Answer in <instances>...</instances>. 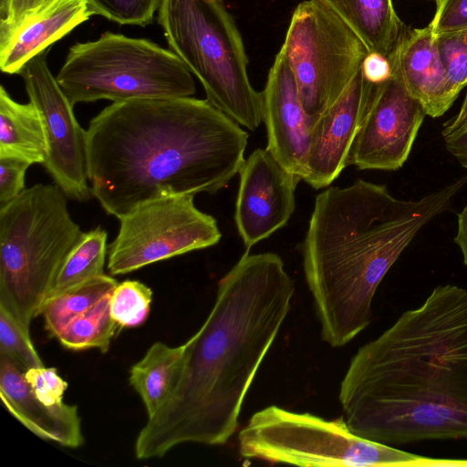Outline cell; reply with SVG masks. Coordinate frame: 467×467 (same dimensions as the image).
<instances>
[{
  "mask_svg": "<svg viewBox=\"0 0 467 467\" xmlns=\"http://www.w3.org/2000/svg\"><path fill=\"white\" fill-rule=\"evenodd\" d=\"M107 239L101 226L84 233L61 266L48 297L104 275Z\"/></svg>",
  "mask_w": 467,
  "mask_h": 467,
  "instance_id": "cell-23",
  "label": "cell"
},
{
  "mask_svg": "<svg viewBox=\"0 0 467 467\" xmlns=\"http://www.w3.org/2000/svg\"><path fill=\"white\" fill-rule=\"evenodd\" d=\"M388 58L409 93L421 103L426 115L441 117L451 107L430 26L405 27Z\"/></svg>",
  "mask_w": 467,
  "mask_h": 467,
  "instance_id": "cell-18",
  "label": "cell"
},
{
  "mask_svg": "<svg viewBox=\"0 0 467 467\" xmlns=\"http://www.w3.org/2000/svg\"><path fill=\"white\" fill-rule=\"evenodd\" d=\"M454 242L460 247L463 263L467 265V204L458 214L457 234Z\"/></svg>",
  "mask_w": 467,
  "mask_h": 467,
  "instance_id": "cell-36",
  "label": "cell"
},
{
  "mask_svg": "<svg viewBox=\"0 0 467 467\" xmlns=\"http://www.w3.org/2000/svg\"><path fill=\"white\" fill-rule=\"evenodd\" d=\"M83 234L56 183L26 188L1 207L0 306L29 328Z\"/></svg>",
  "mask_w": 467,
  "mask_h": 467,
  "instance_id": "cell-5",
  "label": "cell"
},
{
  "mask_svg": "<svg viewBox=\"0 0 467 467\" xmlns=\"http://www.w3.org/2000/svg\"><path fill=\"white\" fill-rule=\"evenodd\" d=\"M118 284L115 278L104 274L48 297L40 312L48 335L57 337L72 320L111 293Z\"/></svg>",
  "mask_w": 467,
  "mask_h": 467,
  "instance_id": "cell-22",
  "label": "cell"
},
{
  "mask_svg": "<svg viewBox=\"0 0 467 467\" xmlns=\"http://www.w3.org/2000/svg\"><path fill=\"white\" fill-rule=\"evenodd\" d=\"M462 467H467V460L462 459Z\"/></svg>",
  "mask_w": 467,
  "mask_h": 467,
  "instance_id": "cell-37",
  "label": "cell"
},
{
  "mask_svg": "<svg viewBox=\"0 0 467 467\" xmlns=\"http://www.w3.org/2000/svg\"><path fill=\"white\" fill-rule=\"evenodd\" d=\"M56 79L73 106L191 97L196 90L192 73L172 51L147 38L109 31L71 46Z\"/></svg>",
  "mask_w": 467,
  "mask_h": 467,
  "instance_id": "cell-7",
  "label": "cell"
},
{
  "mask_svg": "<svg viewBox=\"0 0 467 467\" xmlns=\"http://www.w3.org/2000/svg\"><path fill=\"white\" fill-rule=\"evenodd\" d=\"M365 44L368 52L389 55L405 26L392 0H320Z\"/></svg>",
  "mask_w": 467,
  "mask_h": 467,
  "instance_id": "cell-20",
  "label": "cell"
},
{
  "mask_svg": "<svg viewBox=\"0 0 467 467\" xmlns=\"http://www.w3.org/2000/svg\"><path fill=\"white\" fill-rule=\"evenodd\" d=\"M192 195H167L144 202L119 220L109 246L108 270L125 275L149 265L215 245L216 220L200 211Z\"/></svg>",
  "mask_w": 467,
  "mask_h": 467,
  "instance_id": "cell-10",
  "label": "cell"
},
{
  "mask_svg": "<svg viewBox=\"0 0 467 467\" xmlns=\"http://www.w3.org/2000/svg\"><path fill=\"white\" fill-rule=\"evenodd\" d=\"M152 291L145 284L136 280L119 283L111 292L109 311L120 328L135 327L148 317Z\"/></svg>",
  "mask_w": 467,
  "mask_h": 467,
  "instance_id": "cell-26",
  "label": "cell"
},
{
  "mask_svg": "<svg viewBox=\"0 0 467 467\" xmlns=\"http://www.w3.org/2000/svg\"><path fill=\"white\" fill-rule=\"evenodd\" d=\"M465 128H467V91L459 112L443 123L441 135L445 137Z\"/></svg>",
  "mask_w": 467,
  "mask_h": 467,
  "instance_id": "cell-35",
  "label": "cell"
},
{
  "mask_svg": "<svg viewBox=\"0 0 467 467\" xmlns=\"http://www.w3.org/2000/svg\"><path fill=\"white\" fill-rule=\"evenodd\" d=\"M441 61L450 100L454 103L467 86V28L433 36Z\"/></svg>",
  "mask_w": 467,
  "mask_h": 467,
  "instance_id": "cell-25",
  "label": "cell"
},
{
  "mask_svg": "<svg viewBox=\"0 0 467 467\" xmlns=\"http://www.w3.org/2000/svg\"><path fill=\"white\" fill-rule=\"evenodd\" d=\"M111 293L106 295L88 311L72 320L57 337L60 344L71 350L98 348L106 353L119 326L109 311Z\"/></svg>",
  "mask_w": 467,
  "mask_h": 467,
  "instance_id": "cell-24",
  "label": "cell"
},
{
  "mask_svg": "<svg viewBox=\"0 0 467 467\" xmlns=\"http://www.w3.org/2000/svg\"><path fill=\"white\" fill-rule=\"evenodd\" d=\"M0 356L13 361L25 372L45 367L24 327L8 311L0 306Z\"/></svg>",
  "mask_w": 467,
  "mask_h": 467,
  "instance_id": "cell-27",
  "label": "cell"
},
{
  "mask_svg": "<svg viewBox=\"0 0 467 467\" xmlns=\"http://www.w3.org/2000/svg\"><path fill=\"white\" fill-rule=\"evenodd\" d=\"M25 378L36 396L44 403L53 405L62 402L67 383L54 368H34L25 372Z\"/></svg>",
  "mask_w": 467,
  "mask_h": 467,
  "instance_id": "cell-29",
  "label": "cell"
},
{
  "mask_svg": "<svg viewBox=\"0 0 467 467\" xmlns=\"http://www.w3.org/2000/svg\"><path fill=\"white\" fill-rule=\"evenodd\" d=\"M361 69L365 78L372 84H379L391 75V66L387 57L369 52L364 58Z\"/></svg>",
  "mask_w": 467,
  "mask_h": 467,
  "instance_id": "cell-33",
  "label": "cell"
},
{
  "mask_svg": "<svg viewBox=\"0 0 467 467\" xmlns=\"http://www.w3.org/2000/svg\"><path fill=\"white\" fill-rule=\"evenodd\" d=\"M48 151L42 117L29 101L14 100L0 87V158L18 159L31 165L43 164Z\"/></svg>",
  "mask_w": 467,
  "mask_h": 467,
  "instance_id": "cell-19",
  "label": "cell"
},
{
  "mask_svg": "<svg viewBox=\"0 0 467 467\" xmlns=\"http://www.w3.org/2000/svg\"><path fill=\"white\" fill-rule=\"evenodd\" d=\"M247 140L248 133L207 99L112 102L87 130L93 197L120 219L161 196L216 193L239 172Z\"/></svg>",
  "mask_w": 467,
  "mask_h": 467,
  "instance_id": "cell-3",
  "label": "cell"
},
{
  "mask_svg": "<svg viewBox=\"0 0 467 467\" xmlns=\"http://www.w3.org/2000/svg\"><path fill=\"white\" fill-rule=\"evenodd\" d=\"M425 116L421 103L391 66L390 77L374 86L348 164L360 170H399L409 158Z\"/></svg>",
  "mask_w": 467,
  "mask_h": 467,
  "instance_id": "cell-12",
  "label": "cell"
},
{
  "mask_svg": "<svg viewBox=\"0 0 467 467\" xmlns=\"http://www.w3.org/2000/svg\"><path fill=\"white\" fill-rule=\"evenodd\" d=\"M48 0H0V24H13Z\"/></svg>",
  "mask_w": 467,
  "mask_h": 467,
  "instance_id": "cell-32",
  "label": "cell"
},
{
  "mask_svg": "<svg viewBox=\"0 0 467 467\" xmlns=\"http://www.w3.org/2000/svg\"><path fill=\"white\" fill-rule=\"evenodd\" d=\"M95 15L119 25L145 27L153 22L161 0H87Z\"/></svg>",
  "mask_w": 467,
  "mask_h": 467,
  "instance_id": "cell-28",
  "label": "cell"
},
{
  "mask_svg": "<svg viewBox=\"0 0 467 467\" xmlns=\"http://www.w3.org/2000/svg\"><path fill=\"white\" fill-rule=\"evenodd\" d=\"M30 163L13 158H0V208L26 189L25 176Z\"/></svg>",
  "mask_w": 467,
  "mask_h": 467,
  "instance_id": "cell-31",
  "label": "cell"
},
{
  "mask_svg": "<svg viewBox=\"0 0 467 467\" xmlns=\"http://www.w3.org/2000/svg\"><path fill=\"white\" fill-rule=\"evenodd\" d=\"M0 398L12 416L40 439L68 448L84 443L77 406L41 401L27 383L25 371L4 356H0Z\"/></svg>",
  "mask_w": 467,
  "mask_h": 467,
  "instance_id": "cell-17",
  "label": "cell"
},
{
  "mask_svg": "<svg viewBox=\"0 0 467 467\" xmlns=\"http://www.w3.org/2000/svg\"><path fill=\"white\" fill-rule=\"evenodd\" d=\"M294 294V281L278 254L242 255L219 281L205 321L182 345L177 385L137 436L136 458L163 457L182 443L227 442Z\"/></svg>",
  "mask_w": 467,
  "mask_h": 467,
  "instance_id": "cell-1",
  "label": "cell"
},
{
  "mask_svg": "<svg viewBox=\"0 0 467 467\" xmlns=\"http://www.w3.org/2000/svg\"><path fill=\"white\" fill-rule=\"evenodd\" d=\"M95 13L87 0H48L16 22L0 24V68L13 75Z\"/></svg>",
  "mask_w": 467,
  "mask_h": 467,
  "instance_id": "cell-16",
  "label": "cell"
},
{
  "mask_svg": "<svg viewBox=\"0 0 467 467\" xmlns=\"http://www.w3.org/2000/svg\"><path fill=\"white\" fill-rule=\"evenodd\" d=\"M262 95L266 150L301 181L319 117L306 112L294 75L281 49L268 72Z\"/></svg>",
  "mask_w": 467,
  "mask_h": 467,
  "instance_id": "cell-14",
  "label": "cell"
},
{
  "mask_svg": "<svg viewBox=\"0 0 467 467\" xmlns=\"http://www.w3.org/2000/svg\"><path fill=\"white\" fill-rule=\"evenodd\" d=\"M374 86L360 67L342 95L319 117L302 179L312 188L328 187L348 165Z\"/></svg>",
  "mask_w": 467,
  "mask_h": 467,
  "instance_id": "cell-15",
  "label": "cell"
},
{
  "mask_svg": "<svg viewBox=\"0 0 467 467\" xmlns=\"http://www.w3.org/2000/svg\"><path fill=\"white\" fill-rule=\"evenodd\" d=\"M44 52L23 67L19 75L31 101L39 110L48 151L42 164L67 198L87 202L93 197L88 183L85 130L47 63Z\"/></svg>",
  "mask_w": 467,
  "mask_h": 467,
  "instance_id": "cell-11",
  "label": "cell"
},
{
  "mask_svg": "<svg viewBox=\"0 0 467 467\" xmlns=\"http://www.w3.org/2000/svg\"><path fill=\"white\" fill-rule=\"evenodd\" d=\"M182 352V345L170 347L155 342L130 368V384L140 397L148 418L171 398L181 374Z\"/></svg>",
  "mask_w": 467,
  "mask_h": 467,
  "instance_id": "cell-21",
  "label": "cell"
},
{
  "mask_svg": "<svg viewBox=\"0 0 467 467\" xmlns=\"http://www.w3.org/2000/svg\"><path fill=\"white\" fill-rule=\"evenodd\" d=\"M466 184L467 174L419 201H402L385 185L358 179L316 197L302 255L326 343L343 347L370 324L388 271L423 225L451 210Z\"/></svg>",
  "mask_w": 467,
  "mask_h": 467,
  "instance_id": "cell-4",
  "label": "cell"
},
{
  "mask_svg": "<svg viewBox=\"0 0 467 467\" xmlns=\"http://www.w3.org/2000/svg\"><path fill=\"white\" fill-rule=\"evenodd\" d=\"M234 221L249 251L287 224L296 207L297 178L266 149H256L240 171Z\"/></svg>",
  "mask_w": 467,
  "mask_h": 467,
  "instance_id": "cell-13",
  "label": "cell"
},
{
  "mask_svg": "<svg viewBox=\"0 0 467 467\" xmlns=\"http://www.w3.org/2000/svg\"><path fill=\"white\" fill-rule=\"evenodd\" d=\"M443 139L447 150L467 170V128L452 132Z\"/></svg>",
  "mask_w": 467,
  "mask_h": 467,
  "instance_id": "cell-34",
  "label": "cell"
},
{
  "mask_svg": "<svg viewBox=\"0 0 467 467\" xmlns=\"http://www.w3.org/2000/svg\"><path fill=\"white\" fill-rule=\"evenodd\" d=\"M238 443L244 458L305 467H443L445 462L362 438L343 417L327 420L275 405L252 415L238 434Z\"/></svg>",
  "mask_w": 467,
  "mask_h": 467,
  "instance_id": "cell-8",
  "label": "cell"
},
{
  "mask_svg": "<svg viewBox=\"0 0 467 467\" xmlns=\"http://www.w3.org/2000/svg\"><path fill=\"white\" fill-rule=\"evenodd\" d=\"M306 112L320 117L346 90L369 53L358 36L320 0L294 10L280 48Z\"/></svg>",
  "mask_w": 467,
  "mask_h": 467,
  "instance_id": "cell-9",
  "label": "cell"
},
{
  "mask_svg": "<svg viewBox=\"0 0 467 467\" xmlns=\"http://www.w3.org/2000/svg\"><path fill=\"white\" fill-rule=\"evenodd\" d=\"M432 36L467 28V0H436V11L429 24Z\"/></svg>",
  "mask_w": 467,
  "mask_h": 467,
  "instance_id": "cell-30",
  "label": "cell"
},
{
  "mask_svg": "<svg viewBox=\"0 0 467 467\" xmlns=\"http://www.w3.org/2000/svg\"><path fill=\"white\" fill-rule=\"evenodd\" d=\"M343 418L389 445L467 439V290L436 286L351 358Z\"/></svg>",
  "mask_w": 467,
  "mask_h": 467,
  "instance_id": "cell-2",
  "label": "cell"
},
{
  "mask_svg": "<svg viewBox=\"0 0 467 467\" xmlns=\"http://www.w3.org/2000/svg\"><path fill=\"white\" fill-rule=\"evenodd\" d=\"M158 22L169 49L202 83L206 99L251 130L263 121L240 31L223 0H161Z\"/></svg>",
  "mask_w": 467,
  "mask_h": 467,
  "instance_id": "cell-6",
  "label": "cell"
}]
</instances>
